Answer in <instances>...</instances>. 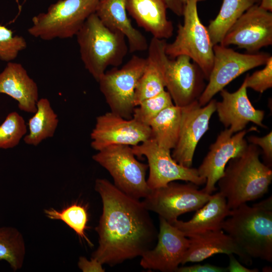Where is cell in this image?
Segmentation results:
<instances>
[{
  "mask_svg": "<svg viewBox=\"0 0 272 272\" xmlns=\"http://www.w3.org/2000/svg\"><path fill=\"white\" fill-rule=\"evenodd\" d=\"M220 44L236 45L250 53L272 44V14L256 4L229 28Z\"/></svg>",
  "mask_w": 272,
  "mask_h": 272,
  "instance_id": "12",
  "label": "cell"
},
{
  "mask_svg": "<svg viewBox=\"0 0 272 272\" xmlns=\"http://www.w3.org/2000/svg\"><path fill=\"white\" fill-rule=\"evenodd\" d=\"M229 257V263L227 267V271L230 272H258L257 268H248L243 266L235 258L233 254L228 255Z\"/></svg>",
  "mask_w": 272,
  "mask_h": 272,
  "instance_id": "37",
  "label": "cell"
},
{
  "mask_svg": "<svg viewBox=\"0 0 272 272\" xmlns=\"http://www.w3.org/2000/svg\"><path fill=\"white\" fill-rule=\"evenodd\" d=\"M196 1H197V2H199V1H204V0H196Z\"/></svg>",
  "mask_w": 272,
  "mask_h": 272,
  "instance_id": "41",
  "label": "cell"
},
{
  "mask_svg": "<svg viewBox=\"0 0 272 272\" xmlns=\"http://www.w3.org/2000/svg\"><path fill=\"white\" fill-rule=\"evenodd\" d=\"M252 130L257 129L251 127L234 134L229 128H225L210 145L209 151L197 168L199 176L206 179L202 189L206 193L212 194L217 190L216 184L223 175L228 162L245 151L248 144L245 136Z\"/></svg>",
  "mask_w": 272,
  "mask_h": 272,
  "instance_id": "13",
  "label": "cell"
},
{
  "mask_svg": "<svg viewBox=\"0 0 272 272\" xmlns=\"http://www.w3.org/2000/svg\"><path fill=\"white\" fill-rule=\"evenodd\" d=\"M172 99L167 91L142 101L133 110L132 118L149 125L150 122L163 110L173 105Z\"/></svg>",
  "mask_w": 272,
  "mask_h": 272,
  "instance_id": "30",
  "label": "cell"
},
{
  "mask_svg": "<svg viewBox=\"0 0 272 272\" xmlns=\"http://www.w3.org/2000/svg\"><path fill=\"white\" fill-rule=\"evenodd\" d=\"M76 36L85 67L97 82L109 66L121 65L128 51L124 36L106 27L95 13Z\"/></svg>",
  "mask_w": 272,
  "mask_h": 272,
  "instance_id": "4",
  "label": "cell"
},
{
  "mask_svg": "<svg viewBox=\"0 0 272 272\" xmlns=\"http://www.w3.org/2000/svg\"><path fill=\"white\" fill-rule=\"evenodd\" d=\"M98 152L92 159L109 173L118 189L137 199L149 194L146 177L148 165L137 160L131 147L111 145Z\"/></svg>",
  "mask_w": 272,
  "mask_h": 272,
  "instance_id": "7",
  "label": "cell"
},
{
  "mask_svg": "<svg viewBox=\"0 0 272 272\" xmlns=\"http://www.w3.org/2000/svg\"><path fill=\"white\" fill-rule=\"evenodd\" d=\"M26 246L22 234L11 226L0 227V260L6 261L14 271L24 263Z\"/></svg>",
  "mask_w": 272,
  "mask_h": 272,
  "instance_id": "28",
  "label": "cell"
},
{
  "mask_svg": "<svg viewBox=\"0 0 272 272\" xmlns=\"http://www.w3.org/2000/svg\"><path fill=\"white\" fill-rule=\"evenodd\" d=\"M166 44L165 39L153 37L148 45L146 65L135 89V107L165 90L164 71L169 58L165 52Z\"/></svg>",
  "mask_w": 272,
  "mask_h": 272,
  "instance_id": "20",
  "label": "cell"
},
{
  "mask_svg": "<svg viewBox=\"0 0 272 272\" xmlns=\"http://www.w3.org/2000/svg\"><path fill=\"white\" fill-rule=\"evenodd\" d=\"M131 149L135 156H145L147 159L149 174L147 182L150 189L165 186L176 180L198 186L206 183V179L199 176L196 168L179 164L172 158L170 150L159 146L152 139L132 146Z\"/></svg>",
  "mask_w": 272,
  "mask_h": 272,
  "instance_id": "11",
  "label": "cell"
},
{
  "mask_svg": "<svg viewBox=\"0 0 272 272\" xmlns=\"http://www.w3.org/2000/svg\"><path fill=\"white\" fill-rule=\"evenodd\" d=\"M186 237L189 238V245L182 264L200 262L213 255L222 253L236 254L246 264H250L252 262V259L222 229L192 234Z\"/></svg>",
  "mask_w": 272,
  "mask_h": 272,
  "instance_id": "19",
  "label": "cell"
},
{
  "mask_svg": "<svg viewBox=\"0 0 272 272\" xmlns=\"http://www.w3.org/2000/svg\"><path fill=\"white\" fill-rule=\"evenodd\" d=\"M197 3L196 0H187L184 5L183 24L178 25L176 38L166 44L165 52L172 59L181 55L189 57L208 81L213 65L214 45L207 28L200 20Z\"/></svg>",
  "mask_w": 272,
  "mask_h": 272,
  "instance_id": "6",
  "label": "cell"
},
{
  "mask_svg": "<svg viewBox=\"0 0 272 272\" xmlns=\"http://www.w3.org/2000/svg\"><path fill=\"white\" fill-rule=\"evenodd\" d=\"M94 188L101 198L102 213L95 228L98 246L92 258L113 266L155 246L158 231L142 201L106 179L97 178Z\"/></svg>",
  "mask_w": 272,
  "mask_h": 272,
  "instance_id": "1",
  "label": "cell"
},
{
  "mask_svg": "<svg viewBox=\"0 0 272 272\" xmlns=\"http://www.w3.org/2000/svg\"><path fill=\"white\" fill-rule=\"evenodd\" d=\"M221 229L250 259L272 262V197L231 210Z\"/></svg>",
  "mask_w": 272,
  "mask_h": 272,
  "instance_id": "2",
  "label": "cell"
},
{
  "mask_svg": "<svg viewBox=\"0 0 272 272\" xmlns=\"http://www.w3.org/2000/svg\"><path fill=\"white\" fill-rule=\"evenodd\" d=\"M100 0H59L32 18L30 35L44 40L76 36Z\"/></svg>",
  "mask_w": 272,
  "mask_h": 272,
  "instance_id": "5",
  "label": "cell"
},
{
  "mask_svg": "<svg viewBox=\"0 0 272 272\" xmlns=\"http://www.w3.org/2000/svg\"><path fill=\"white\" fill-rule=\"evenodd\" d=\"M126 9L138 26L160 39L170 38L174 30L166 15L164 0H126Z\"/></svg>",
  "mask_w": 272,
  "mask_h": 272,
  "instance_id": "23",
  "label": "cell"
},
{
  "mask_svg": "<svg viewBox=\"0 0 272 272\" xmlns=\"http://www.w3.org/2000/svg\"><path fill=\"white\" fill-rule=\"evenodd\" d=\"M159 224L157 243L141 256L140 265L150 270L175 271L189 247V238L160 217Z\"/></svg>",
  "mask_w": 272,
  "mask_h": 272,
  "instance_id": "17",
  "label": "cell"
},
{
  "mask_svg": "<svg viewBox=\"0 0 272 272\" xmlns=\"http://www.w3.org/2000/svg\"><path fill=\"white\" fill-rule=\"evenodd\" d=\"M212 194L199 190L198 185L191 182L182 184L172 181L165 186L151 189L142 202L148 211L158 214L171 223L180 215L202 207Z\"/></svg>",
  "mask_w": 272,
  "mask_h": 272,
  "instance_id": "10",
  "label": "cell"
},
{
  "mask_svg": "<svg viewBox=\"0 0 272 272\" xmlns=\"http://www.w3.org/2000/svg\"><path fill=\"white\" fill-rule=\"evenodd\" d=\"M225 196L220 192L212 194L210 199L196 211L187 221L176 219L170 224L181 231L185 236L221 229L222 222L230 214Z\"/></svg>",
  "mask_w": 272,
  "mask_h": 272,
  "instance_id": "24",
  "label": "cell"
},
{
  "mask_svg": "<svg viewBox=\"0 0 272 272\" xmlns=\"http://www.w3.org/2000/svg\"><path fill=\"white\" fill-rule=\"evenodd\" d=\"M176 272H227V267L211 264H196L191 266L178 267Z\"/></svg>",
  "mask_w": 272,
  "mask_h": 272,
  "instance_id": "35",
  "label": "cell"
},
{
  "mask_svg": "<svg viewBox=\"0 0 272 272\" xmlns=\"http://www.w3.org/2000/svg\"><path fill=\"white\" fill-rule=\"evenodd\" d=\"M26 132L24 118L16 111L10 113L0 125V149L16 147Z\"/></svg>",
  "mask_w": 272,
  "mask_h": 272,
  "instance_id": "31",
  "label": "cell"
},
{
  "mask_svg": "<svg viewBox=\"0 0 272 272\" xmlns=\"http://www.w3.org/2000/svg\"><path fill=\"white\" fill-rule=\"evenodd\" d=\"M44 212L46 216L51 220L63 222L75 231L80 238L86 241L90 246H93L85 232L89 221L87 209L85 206L75 203L61 211L50 208L44 210Z\"/></svg>",
  "mask_w": 272,
  "mask_h": 272,
  "instance_id": "29",
  "label": "cell"
},
{
  "mask_svg": "<svg viewBox=\"0 0 272 272\" xmlns=\"http://www.w3.org/2000/svg\"><path fill=\"white\" fill-rule=\"evenodd\" d=\"M167 8L177 16H182L183 13L184 5L180 0H164Z\"/></svg>",
  "mask_w": 272,
  "mask_h": 272,
  "instance_id": "38",
  "label": "cell"
},
{
  "mask_svg": "<svg viewBox=\"0 0 272 272\" xmlns=\"http://www.w3.org/2000/svg\"><path fill=\"white\" fill-rule=\"evenodd\" d=\"M262 70L245 77L246 87L262 93L272 87V56H270Z\"/></svg>",
  "mask_w": 272,
  "mask_h": 272,
  "instance_id": "33",
  "label": "cell"
},
{
  "mask_svg": "<svg viewBox=\"0 0 272 272\" xmlns=\"http://www.w3.org/2000/svg\"><path fill=\"white\" fill-rule=\"evenodd\" d=\"M180 2L184 5L187 2V0H180Z\"/></svg>",
  "mask_w": 272,
  "mask_h": 272,
  "instance_id": "40",
  "label": "cell"
},
{
  "mask_svg": "<svg viewBox=\"0 0 272 272\" xmlns=\"http://www.w3.org/2000/svg\"><path fill=\"white\" fill-rule=\"evenodd\" d=\"M90 137L92 148L99 151L111 145L136 146L151 139V131L133 118L125 119L110 111L96 117Z\"/></svg>",
  "mask_w": 272,
  "mask_h": 272,
  "instance_id": "14",
  "label": "cell"
},
{
  "mask_svg": "<svg viewBox=\"0 0 272 272\" xmlns=\"http://www.w3.org/2000/svg\"><path fill=\"white\" fill-rule=\"evenodd\" d=\"M250 144L258 146L263 152L266 165L271 167L272 163V131L267 134L259 137L256 135H250L247 138Z\"/></svg>",
  "mask_w": 272,
  "mask_h": 272,
  "instance_id": "34",
  "label": "cell"
},
{
  "mask_svg": "<svg viewBox=\"0 0 272 272\" xmlns=\"http://www.w3.org/2000/svg\"><path fill=\"white\" fill-rule=\"evenodd\" d=\"M216 100L212 99L201 106L197 100L181 107L179 137L171 155L179 164L191 167L196 146L209 128L210 119L216 112Z\"/></svg>",
  "mask_w": 272,
  "mask_h": 272,
  "instance_id": "15",
  "label": "cell"
},
{
  "mask_svg": "<svg viewBox=\"0 0 272 272\" xmlns=\"http://www.w3.org/2000/svg\"><path fill=\"white\" fill-rule=\"evenodd\" d=\"M188 56L169 58L164 74L165 88L174 105L183 107L198 100L205 88L204 75Z\"/></svg>",
  "mask_w": 272,
  "mask_h": 272,
  "instance_id": "16",
  "label": "cell"
},
{
  "mask_svg": "<svg viewBox=\"0 0 272 272\" xmlns=\"http://www.w3.org/2000/svg\"><path fill=\"white\" fill-rule=\"evenodd\" d=\"M245 78L240 88L231 93L223 89L220 91L221 101H217L216 111L225 128L233 133L245 129L249 122L266 128L262 122L264 111L257 109L252 105L247 93Z\"/></svg>",
  "mask_w": 272,
  "mask_h": 272,
  "instance_id": "18",
  "label": "cell"
},
{
  "mask_svg": "<svg viewBox=\"0 0 272 272\" xmlns=\"http://www.w3.org/2000/svg\"><path fill=\"white\" fill-rule=\"evenodd\" d=\"M260 154L258 147L250 144L242 155L227 163L217 183L230 210L258 199L267 192L272 170L260 161Z\"/></svg>",
  "mask_w": 272,
  "mask_h": 272,
  "instance_id": "3",
  "label": "cell"
},
{
  "mask_svg": "<svg viewBox=\"0 0 272 272\" xmlns=\"http://www.w3.org/2000/svg\"><path fill=\"white\" fill-rule=\"evenodd\" d=\"M27 46L23 37L14 35L12 30L0 25V59L8 62L15 59Z\"/></svg>",
  "mask_w": 272,
  "mask_h": 272,
  "instance_id": "32",
  "label": "cell"
},
{
  "mask_svg": "<svg viewBox=\"0 0 272 272\" xmlns=\"http://www.w3.org/2000/svg\"><path fill=\"white\" fill-rule=\"evenodd\" d=\"M261 0H223L217 17L207 27L214 45L220 44L229 28L249 8Z\"/></svg>",
  "mask_w": 272,
  "mask_h": 272,
  "instance_id": "27",
  "label": "cell"
},
{
  "mask_svg": "<svg viewBox=\"0 0 272 272\" xmlns=\"http://www.w3.org/2000/svg\"><path fill=\"white\" fill-rule=\"evenodd\" d=\"M181 120V107L174 104L167 107L150 122L151 139L162 148L173 149L178 141Z\"/></svg>",
  "mask_w": 272,
  "mask_h": 272,
  "instance_id": "25",
  "label": "cell"
},
{
  "mask_svg": "<svg viewBox=\"0 0 272 272\" xmlns=\"http://www.w3.org/2000/svg\"><path fill=\"white\" fill-rule=\"evenodd\" d=\"M213 50V65L209 82L198 100L201 106L237 77L265 64L271 56L266 53H241L220 44L214 45Z\"/></svg>",
  "mask_w": 272,
  "mask_h": 272,
  "instance_id": "9",
  "label": "cell"
},
{
  "mask_svg": "<svg viewBox=\"0 0 272 272\" xmlns=\"http://www.w3.org/2000/svg\"><path fill=\"white\" fill-rule=\"evenodd\" d=\"M0 93L16 100L22 111L34 113L37 110L38 86L19 63L9 62L0 73Z\"/></svg>",
  "mask_w": 272,
  "mask_h": 272,
  "instance_id": "21",
  "label": "cell"
},
{
  "mask_svg": "<svg viewBox=\"0 0 272 272\" xmlns=\"http://www.w3.org/2000/svg\"><path fill=\"white\" fill-rule=\"evenodd\" d=\"M125 3L126 0H100L95 13L106 27L124 36L130 52L145 51L149 45L147 40L131 24L127 15Z\"/></svg>",
  "mask_w": 272,
  "mask_h": 272,
  "instance_id": "22",
  "label": "cell"
},
{
  "mask_svg": "<svg viewBox=\"0 0 272 272\" xmlns=\"http://www.w3.org/2000/svg\"><path fill=\"white\" fill-rule=\"evenodd\" d=\"M259 6L261 8L266 11L271 12L272 0H261Z\"/></svg>",
  "mask_w": 272,
  "mask_h": 272,
  "instance_id": "39",
  "label": "cell"
},
{
  "mask_svg": "<svg viewBox=\"0 0 272 272\" xmlns=\"http://www.w3.org/2000/svg\"><path fill=\"white\" fill-rule=\"evenodd\" d=\"M28 121L29 132L24 138V142L36 146L44 140L52 137L58 124L57 115L49 100L41 98L37 103V110Z\"/></svg>",
  "mask_w": 272,
  "mask_h": 272,
  "instance_id": "26",
  "label": "cell"
},
{
  "mask_svg": "<svg viewBox=\"0 0 272 272\" xmlns=\"http://www.w3.org/2000/svg\"><path fill=\"white\" fill-rule=\"evenodd\" d=\"M146 59L133 55L121 68L106 71L98 82L111 112L131 119L134 108L135 92Z\"/></svg>",
  "mask_w": 272,
  "mask_h": 272,
  "instance_id": "8",
  "label": "cell"
},
{
  "mask_svg": "<svg viewBox=\"0 0 272 272\" xmlns=\"http://www.w3.org/2000/svg\"><path fill=\"white\" fill-rule=\"evenodd\" d=\"M102 265L95 258L91 257L88 260L84 256H80L78 262L79 268L83 272H104Z\"/></svg>",
  "mask_w": 272,
  "mask_h": 272,
  "instance_id": "36",
  "label": "cell"
}]
</instances>
